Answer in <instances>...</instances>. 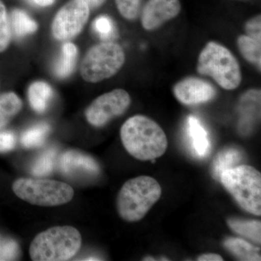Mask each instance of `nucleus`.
Masks as SVG:
<instances>
[{
    "instance_id": "f257e3e1",
    "label": "nucleus",
    "mask_w": 261,
    "mask_h": 261,
    "mask_svg": "<svg viewBox=\"0 0 261 261\" xmlns=\"http://www.w3.org/2000/svg\"><path fill=\"white\" fill-rule=\"evenodd\" d=\"M121 139L127 152L140 161H152L166 152L168 140L163 128L148 117L137 115L125 121Z\"/></svg>"
},
{
    "instance_id": "f03ea898",
    "label": "nucleus",
    "mask_w": 261,
    "mask_h": 261,
    "mask_svg": "<svg viewBox=\"0 0 261 261\" xmlns=\"http://www.w3.org/2000/svg\"><path fill=\"white\" fill-rule=\"evenodd\" d=\"M162 189L154 178L140 176L130 178L117 197V209L122 219L137 222L143 219L159 200Z\"/></svg>"
},
{
    "instance_id": "7ed1b4c3",
    "label": "nucleus",
    "mask_w": 261,
    "mask_h": 261,
    "mask_svg": "<svg viewBox=\"0 0 261 261\" xmlns=\"http://www.w3.org/2000/svg\"><path fill=\"white\" fill-rule=\"evenodd\" d=\"M82 235L70 226L48 228L35 237L29 247V255L34 261L68 260L82 247Z\"/></svg>"
},
{
    "instance_id": "20e7f679",
    "label": "nucleus",
    "mask_w": 261,
    "mask_h": 261,
    "mask_svg": "<svg viewBox=\"0 0 261 261\" xmlns=\"http://www.w3.org/2000/svg\"><path fill=\"white\" fill-rule=\"evenodd\" d=\"M197 70L200 74L210 75L226 90L237 89L241 83V69L238 60L219 43L210 42L206 44L199 56Z\"/></svg>"
},
{
    "instance_id": "39448f33",
    "label": "nucleus",
    "mask_w": 261,
    "mask_h": 261,
    "mask_svg": "<svg viewBox=\"0 0 261 261\" xmlns=\"http://www.w3.org/2000/svg\"><path fill=\"white\" fill-rule=\"evenodd\" d=\"M220 181L247 212L261 215V174L255 168L240 165L221 173Z\"/></svg>"
},
{
    "instance_id": "423d86ee",
    "label": "nucleus",
    "mask_w": 261,
    "mask_h": 261,
    "mask_svg": "<svg viewBox=\"0 0 261 261\" xmlns=\"http://www.w3.org/2000/svg\"><path fill=\"white\" fill-rule=\"evenodd\" d=\"M12 188L21 200L44 207L65 205L74 196V190L68 184L44 178H18Z\"/></svg>"
},
{
    "instance_id": "0eeeda50",
    "label": "nucleus",
    "mask_w": 261,
    "mask_h": 261,
    "mask_svg": "<svg viewBox=\"0 0 261 261\" xmlns=\"http://www.w3.org/2000/svg\"><path fill=\"white\" fill-rule=\"evenodd\" d=\"M125 63L121 46L105 42L89 49L81 65V75L86 82L97 83L116 75Z\"/></svg>"
},
{
    "instance_id": "6e6552de",
    "label": "nucleus",
    "mask_w": 261,
    "mask_h": 261,
    "mask_svg": "<svg viewBox=\"0 0 261 261\" xmlns=\"http://www.w3.org/2000/svg\"><path fill=\"white\" fill-rule=\"evenodd\" d=\"M130 104V95L126 91L114 89L96 98L91 103L86 110V118L92 126L102 127L126 112Z\"/></svg>"
},
{
    "instance_id": "1a4fd4ad",
    "label": "nucleus",
    "mask_w": 261,
    "mask_h": 261,
    "mask_svg": "<svg viewBox=\"0 0 261 261\" xmlns=\"http://www.w3.org/2000/svg\"><path fill=\"white\" fill-rule=\"evenodd\" d=\"M89 10L84 0H70L53 20L51 32L54 37L65 41L78 35L88 20Z\"/></svg>"
},
{
    "instance_id": "9d476101",
    "label": "nucleus",
    "mask_w": 261,
    "mask_h": 261,
    "mask_svg": "<svg viewBox=\"0 0 261 261\" xmlns=\"http://www.w3.org/2000/svg\"><path fill=\"white\" fill-rule=\"evenodd\" d=\"M59 168L63 175L69 177H93L100 172V168L95 160L89 154L73 149L61 154Z\"/></svg>"
},
{
    "instance_id": "9b49d317",
    "label": "nucleus",
    "mask_w": 261,
    "mask_h": 261,
    "mask_svg": "<svg viewBox=\"0 0 261 261\" xmlns=\"http://www.w3.org/2000/svg\"><path fill=\"white\" fill-rule=\"evenodd\" d=\"M180 10L179 0H149L142 12V27L147 31L159 28L177 16Z\"/></svg>"
},
{
    "instance_id": "f8f14e48",
    "label": "nucleus",
    "mask_w": 261,
    "mask_h": 261,
    "mask_svg": "<svg viewBox=\"0 0 261 261\" xmlns=\"http://www.w3.org/2000/svg\"><path fill=\"white\" fill-rule=\"evenodd\" d=\"M176 99L187 106L208 102L216 95V89L205 81L198 78H187L173 88Z\"/></svg>"
},
{
    "instance_id": "ddd939ff",
    "label": "nucleus",
    "mask_w": 261,
    "mask_h": 261,
    "mask_svg": "<svg viewBox=\"0 0 261 261\" xmlns=\"http://www.w3.org/2000/svg\"><path fill=\"white\" fill-rule=\"evenodd\" d=\"M244 152L237 147H228L222 149L215 158L211 166L213 177L219 180L221 173L226 170L240 166L243 161Z\"/></svg>"
},
{
    "instance_id": "4468645a",
    "label": "nucleus",
    "mask_w": 261,
    "mask_h": 261,
    "mask_svg": "<svg viewBox=\"0 0 261 261\" xmlns=\"http://www.w3.org/2000/svg\"><path fill=\"white\" fill-rule=\"evenodd\" d=\"M187 129L196 154L199 157H205L210 150V141L205 128L196 117L190 116L188 118Z\"/></svg>"
},
{
    "instance_id": "2eb2a0df",
    "label": "nucleus",
    "mask_w": 261,
    "mask_h": 261,
    "mask_svg": "<svg viewBox=\"0 0 261 261\" xmlns=\"http://www.w3.org/2000/svg\"><path fill=\"white\" fill-rule=\"evenodd\" d=\"M53 96L50 86L44 82H35L31 84L28 97L31 107L38 113L45 112Z\"/></svg>"
},
{
    "instance_id": "dca6fc26",
    "label": "nucleus",
    "mask_w": 261,
    "mask_h": 261,
    "mask_svg": "<svg viewBox=\"0 0 261 261\" xmlns=\"http://www.w3.org/2000/svg\"><path fill=\"white\" fill-rule=\"evenodd\" d=\"M225 248L241 260H260V247L254 246L248 242L240 238L226 239Z\"/></svg>"
},
{
    "instance_id": "f3484780",
    "label": "nucleus",
    "mask_w": 261,
    "mask_h": 261,
    "mask_svg": "<svg viewBox=\"0 0 261 261\" xmlns=\"http://www.w3.org/2000/svg\"><path fill=\"white\" fill-rule=\"evenodd\" d=\"M23 108L20 98L14 92L0 94V130L6 126Z\"/></svg>"
},
{
    "instance_id": "a211bd4d",
    "label": "nucleus",
    "mask_w": 261,
    "mask_h": 261,
    "mask_svg": "<svg viewBox=\"0 0 261 261\" xmlns=\"http://www.w3.org/2000/svg\"><path fill=\"white\" fill-rule=\"evenodd\" d=\"M78 49L73 43L67 42L62 47L61 55L55 65V73L58 78H66L74 68Z\"/></svg>"
},
{
    "instance_id": "6ab92c4d",
    "label": "nucleus",
    "mask_w": 261,
    "mask_h": 261,
    "mask_svg": "<svg viewBox=\"0 0 261 261\" xmlns=\"http://www.w3.org/2000/svg\"><path fill=\"white\" fill-rule=\"evenodd\" d=\"M228 227L233 232L251 240L257 245L261 243V223L257 220L228 219Z\"/></svg>"
},
{
    "instance_id": "aec40b11",
    "label": "nucleus",
    "mask_w": 261,
    "mask_h": 261,
    "mask_svg": "<svg viewBox=\"0 0 261 261\" xmlns=\"http://www.w3.org/2000/svg\"><path fill=\"white\" fill-rule=\"evenodd\" d=\"M10 27L15 37L20 38L32 34L37 30V22L34 21L23 10L15 9L10 15Z\"/></svg>"
},
{
    "instance_id": "412c9836",
    "label": "nucleus",
    "mask_w": 261,
    "mask_h": 261,
    "mask_svg": "<svg viewBox=\"0 0 261 261\" xmlns=\"http://www.w3.org/2000/svg\"><path fill=\"white\" fill-rule=\"evenodd\" d=\"M50 132V127L46 123L34 125L25 130L20 137L21 145L25 148H36L44 144Z\"/></svg>"
},
{
    "instance_id": "4be33fe9",
    "label": "nucleus",
    "mask_w": 261,
    "mask_h": 261,
    "mask_svg": "<svg viewBox=\"0 0 261 261\" xmlns=\"http://www.w3.org/2000/svg\"><path fill=\"white\" fill-rule=\"evenodd\" d=\"M260 39H255L248 35L240 36L238 45L240 53L247 61L260 68Z\"/></svg>"
},
{
    "instance_id": "5701e85b",
    "label": "nucleus",
    "mask_w": 261,
    "mask_h": 261,
    "mask_svg": "<svg viewBox=\"0 0 261 261\" xmlns=\"http://www.w3.org/2000/svg\"><path fill=\"white\" fill-rule=\"evenodd\" d=\"M56 151L55 149H49L43 152L32 167V173L36 176H46L53 172L56 161Z\"/></svg>"
},
{
    "instance_id": "b1692460",
    "label": "nucleus",
    "mask_w": 261,
    "mask_h": 261,
    "mask_svg": "<svg viewBox=\"0 0 261 261\" xmlns=\"http://www.w3.org/2000/svg\"><path fill=\"white\" fill-rule=\"evenodd\" d=\"M12 31L6 8L0 0V53L5 51L11 40Z\"/></svg>"
},
{
    "instance_id": "393cba45",
    "label": "nucleus",
    "mask_w": 261,
    "mask_h": 261,
    "mask_svg": "<svg viewBox=\"0 0 261 261\" xmlns=\"http://www.w3.org/2000/svg\"><path fill=\"white\" fill-rule=\"evenodd\" d=\"M117 8L127 20H135L140 13L141 0H116Z\"/></svg>"
},
{
    "instance_id": "a878e982",
    "label": "nucleus",
    "mask_w": 261,
    "mask_h": 261,
    "mask_svg": "<svg viewBox=\"0 0 261 261\" xmlns=\"http://www.w3.org/2000/svg\"><path fill=\"white\" fill-rule=\"evenodd\" d=\"M94 28L103 39L111 37L114 31L112 20L107 16H100L96 19Z\"/></svg>"
},
{
    "instance_id": "bb28decb",
    "label": "nucleus",
    "mask_w": 261,
    "mask_h": 261,
    "mask_svg": "<svg viewBox=\"0 0 261 261\" xmlns=\"http://www.w3.org/2000/svg\"><path fill=\"white\" fill-rule=\"evenodd\" d=\"M16 145V137L13 132L10 130L0 132V153L13 150Z\"/></svg>"
},
{
    "instance_id": "cd10ccee",
    "label": "nucleus",
    "mask_w": 261,
    "mask_h": 261,
    "mask_svg": "<svg viewBox=\"0 0 261 261\" xmlns=\"http://www.w3.org/2000/svg\"><path fill=\"white\" fill-rule=\"evenodd\" d=\"M20 248L18 243L13 240L5 242L0 248V254L3 260H13L18 257Z\"/></svg>"
},
{
    "instance_id": "c85d7f7f",
    "label": "nucleus",
    "mask_w": 261,
    "mask_h": 261,
    "mask_svg": "<svg viewBox=\"0 0 261 261\" xmlns=\"http://www.w3.org/2000/svg\"><path fill=\"white\" fill-rule=\"evenodd\" d=\"M260 15H257L255 18L250 19L246 24L247 35L255 39H260Z\"/></svg>"
},
{
    "instance_id": "c756f323",
    "label": "nucleus",
    "mask_w": 261,
    "mask_h": 261,
    "mask_svg": "<svg viewBox=\"0 0 261 261\" xmlns=\"http://www.w3.org/2000/svg\"><path fill=\"white\" fill-rule=\"evenodd\" d=\"M223 257L218 254L208 253L203 254L198 257L197 260L199 261H222Z\"/></svg>"
},
{
    "instance_id": "7c9ffc66",
    "label": "nucleus",
    "mask_w": 261,
    "mask_h": 261,
    "mask_svg": "<svg viewBox=\"0 0 261 261\" xmlns=\"http://www.w3.org/2000/svg\"><path fill=\"white\" fill-rule=\"evenodd\" d=\"M89 8H97L103 4L106 0H84Z\"/></svg>"
},
{
    "instance_id": "2f4dec72",
    "label": "nucleus",
    "mask_w": 261,
    "mask_h": 261,
    "mask_svg": "<svg viewBox=\"0 0 261 261\" xmlns=\"http://www.w3.org/2000/svg\"><path fill=\"white\" fill-rule=\"evenodd\" d=\"M55 0H34V4L39 6L46 7L51 5L54 3Z\"/></svg>"
},
{
    "instance_id": "473e14b6",
    "label": "nucleus",
    "mask_w": 261,
    "mask_h": 261,
    "mask_svg": "<svg viewBox=\"0 0 261 261\" xmlns=\"http://www.w3.org/2000/svg\"><path fill=\"white\" fill-rule=\"evenodd\" d=\"M27 1H28L29 3H30L31 4H34V0H27Z\"/></svg>"
}]
</instances>
